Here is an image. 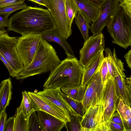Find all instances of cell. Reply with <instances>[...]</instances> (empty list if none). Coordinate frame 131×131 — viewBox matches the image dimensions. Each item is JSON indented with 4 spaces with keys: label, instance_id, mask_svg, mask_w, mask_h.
I'll return each mask as SVG.
<instances>
[{
    "label": "cell",
    "instance_id": "cell-2",
    "mask_svg": "<svg viewBox=\"0 0 131 131\" xmlns=\"http://www.w3.org/2000/svg\"><path fill=\"white\" fill-rule=\"evenodd\" d=\"M83 68L75 57L67 58L50 73L43 85L44 88L80 86Z\"/></svg>",
    "mask_w": 131,
    "mask_h": 131
},
{
    "label": "cell",
    "instance_id": "cell-31",
    "mask_svg": "<svg viewBox=\"0 0 131 131\" xmlns=\"http://www.w3.org/2000/svg\"><path fill=\"white\" fill-rule=\"evenodd\" d=\"M24 3L8 6L0 9V15H9L14 12L20 9H23L27 7Z\"/></svg>",
    "mask_w": 131,
    "mask_h": 131
},
{
    "label": "cell",
    "instance_id": "cell-33",
    "mask_svg": "<svg viewBox=\"0 0 131 131\" xmlns=\"http://www.w3.org/2000/svg\"><path fill=\"white\" fill-rule=\"evenodd\" d=\"M25 0H0V9L6 7L21 4Z\"/></svg>",
    "mask_w": 131,
    "mask_h": 131
},
{
    "label": "cell",
    "instance_id": "cell-23",
    "mask_svg": "<svg viewBox=\"0 0 131 131\" xmlns=\"http://www.w3.org/2000/svg\"><path fill=\"white\" fill-rule=\"evenodd\" d=\"M29 116L25 115L19 107H18L14 116L13 131H28V121Z\"/></svg>",
    "mask_w": 131,
    "mask_h": 131
},
{
    "label": "cell",
    "instance_id": "cell-4",
    "mask_svg": "<svg viewBox=\"0 0 131 131\" xmlns=\"http://www.w3.org/2000/svg\"><path fill=\"white\" fill-rule=\"evenodd\" d=\"M112 43L127 49L131 45V17L119 5L107 26Z\"/></svg>",
    "mask_w": 131,
    "mask_h": 131
},
{
    "label": "cell",
    "instance_id": "cell-32",
    "mask_svg": "<svg viewBox=\"0 0 131 131\" xmlns=\"http://www.w3.org/2000/svg\"><path fill=\"white\" fill-rule=\"evenodd\" d=\"M100 73L102 82L104 84L107 79L111 77L109 74L106 62L104 58L101 67Z\"/></svg>",
    "mask_w": 131,
    "mask_h": 131
},
{
    "label": "cell",
    "instance_id": "cell-20",
    "mask_svg": "<svg viewBox=\"0 0 131 131\" xmlns=\"http://www.w3.org/2000/svg\"><path fill=\"white\" fill-rule=\"evenodd\" d=\"M12 88L10 78L1 81L0 84V114L5 111L11 100Z\"/></svg>",
    "mask_w": 131,
    "mask_h": 131
},
{
    "label": "cell",
    "instance_id": "cell-14",
    "mask_svg": "<svg viewBox=\"0 0 131 131\" xmlns=\"http://www.w3.org/2000/svg\"><path fill=\"white\" fill-rule=\"evenodd\" d=\"M28 93L37 105L39 110L49 114L65 123L70 121V116L69 113L43 96L37 92H28Z\"/></svg>",
    "mask_w": 131,
    "mask_h": 131
},
{
    "label": "cell",
    "instance_id": "cell-8",
    "mask_svg": "<svg viewBox=\"0 0 131 131\" xmlns=\"http://www.w3.org/2000/svg\"><path fill=\"white\" fill-rule=\"evenodd\" d=\"M41 38V34H34L23 35L18 37L16 48L24 69L32 61Z\"/></svg>",
    "mask_w": 131,
    "mask_h": 131
},
{
    "label": "cell",
    "instance_id": "cell-6",
    "mask_svg": "<svg viewBox=\"0 0 131 131\" xmlns=\"http://www.w3.org/2000/svg\"><path fill=\"white\" fill-rule=\"evenodd\" d=\"M66 0H44L46 7L52 16L59 34L66 39L72 34L71 27L67 21Z\"/></svg>",
    "mask_w": 131,
    "mask_h": 131
},
{
    "label": "cell",
    "instance_id": "cell-30",
    "mask_svg": "<svg viewBox=\"0 0 131 131\" xmlns=\"http://www.w3.org/2000/svg\"><path fill=\"white\" fill-rule=\"evenodd\" d=\"M28 131H42L37 115L35 112L32 113L29 118Z\"/></svg>",
    "mask_w": 131,
    "mask_h": 131
},
{
    "label": "cell",
    "instance_id": "cell-15",
    "mask_svg": "<svg viewBox=\"0 0 131 131\" xmlns=\"http://www.w3.org/2000/svg\"><path fill=\"white\" fill-rule=\"evenodd\" d=\"M61 88H44L42 91L37 93L49 100L60 108L69 113V115L81 116L73 109L63 97L61 94Z\"/></svg>",
    "mask_w": 131,
    "mask_h": 131
},
{
    "label": "cell",
    "instance_id": "cell-25",
    "mask_svg": "<svg viewBox=\"0 0 131 131\" xmlns=\"http://www.w3.org/2000/svg\"><path fill=\"white\" fill-rule=\"evenodd\" d=\"M104 51L105 54L104 58L106 62L111 77L114 78L116 68L120 59L116 56L114 48L113 53L109 48H106Z\"/></svg>",
    "mask_w": 131,
    "mask_h": 131
},
{
    "label": "cell",
    "instance_id": "cell-28",
    "mask_svg": "<svg viewBox=\"0 0 131 131\" xmlns=\"http://www.w3.org/2000/svg\"><path fill=\"white\" fill-rule=\"evenodd\" d=\"M70 119L65 123V126L68 131H81V121L82 117L70 115Z\"/></svg>",
    "mask_w": 131,
    "mask_h": 131
},
{
    "label": "cell",
    "instance_id": "cell-27",
    "mask_svg": "<svg viewBox=\"0 0 131 131\" xmlns=\"http://www.w3.org/2000/svg\"><path fill=\"white\" fill-rule=\"evenodd\" d=\"M63 98L78 114L82 117L86 111L82 101L74 100L61 92Z\"/></svg>",
    "mask_w": 131,
    "mask_h": 131
},
{
    "label": "cell",
    "instance_id": "cell-10",
    "mask_svg": "<svg viewBox=\"0 0 131 131\" xmlns=\"http://www.w3.org/2000/svg\"><path fill=\"white\" fill-rule=\"evenodd\" d=\"M102 64L87 86L82 101L86 111L90 106L95 105L102 100L104 84L100 73Z\"/></svg>",
    "mask_w": 131,
    "mask_h": 131
},
{
    "label": "cell",
    "instance_id": "cell-17",
    "mask_svg": "<svg viewBox=\"0 0 131 131\" xmlns=\"http://www.w3.org/2000/svg\"><path fill=\"white\" fill-rule=\"evenodd\" d=\"M104 58L103 51H100L85 68H83L81 86H87L102 64Z\"/></svg>",
    "mask_w": 131,
    "mask_h": 131
},
{
    "label": "cell",
    "instance_id": "cell-1",
    "mask_svg": "<svg viewBox=\"0 0 131 131\" xmlns=\"http://www.w3.org/2000/svg\"><path fill=\"white\" fill-rule=\"evenodd\" d=\"M7 30L21 35L41 34L56 28L54 20L48 9L27 6L8 19Z\"/></svg>",
    "mask_w": 131,
    "mask_h": 131
},
{
    "label": "cell",
    "instance_id": "cell-21",
    "mask_svg": "<svg viewBox=\"0 0 131 131\" xmlns=\"http://www.w3.org/2000/svg\"><path fill=\"white\" fill-rule=\"evenodd\" d=\"M22 98L19 108L24 114L29 116L33 112L39 110V109L35 103L25 91L22 92Z\"/></svg>",
    "mask_w": 131,
    "mask_h": 131
},
{
    "label": "cell",
    "instance_id": "cell-41",
    "mask_svg": "<svg viewBox=\"0 0 131 131\" xmlns=\"http://www.w3.org/2000/svg\"><path fill=\"white\" fill-rule=\"evenodd\" d=\"M100 7L106 0H86Z\"/></svg>",
    "mask_w": 131,
    "mask_h": 131
},
{
    "label": "cell",
    "instance_id": "cell-35",
    "mask_svg": "<svg viewBox=\"0 0 131 131\" xmlns=\"http://www.w3.org/2000/svg\"><path fill=\"white\" fill-rule=\"evenodd\" d=\"M119 5L122 7L126 14L131 17V0H124L120 3Z\"/></svg>",
    "mask_w": 131,
    "mask_h": 131
},
{
    "label": "cell",
    "instance_id": "cell-18",
    "mask_svg": "<svg viewBox=\"0 0 131 131\" xmlns=\"http://www.w3.org/2000/svg\"><path fill=\"white\" fill-rule=\"evenodd\" d=\"M41 35L42 38L47 41L53 42L59 44L64 50L67 58L75 57L73 51L68 42L67 39L61 36L57 28L47 31Z\"/></svg>",
    "mask_w": 131,
    "mask_h": 131
},
{
    "label": "cell",
    "instance_id": "cell-5",
    "mask_svg": "<svg viewBox=\"0 0 131 131\" xmlns=\"http://www.w3.org/2000/svg\"><path fill=\"white\" fill-rule=\"evenodd\" d=\"M18 38L10 36L7 32L0 36V53L11 66L16 77L24 69L16 48Z\"/></svg>",
    "mask_w": 131,
    "mask_h": 131
},
{
    "label": "cell",
    "instance_id": "cell-3",
    "mask_svg": "<svg viewBox=\"0 0 131 131\" xmlns=\"http://www.w3.org/2000/svg\"><path fill=\"white\" fill-rule=\"evenodd\" d=\"M61 61L53 47L47 41L42 38L32 61L16 79L22 80L48 72H50Z\"/></svg>",
    "mask_w": 131,
    "mask_h": 131
},
{
    "label": "cell",
    "instance_id": "cell-16",
    "mask_svg": "<svg viewBox=\"0 0 131 131\" xmlns=\"http://www.w3.org/2000/svg\"><path fill=\"white\" fill-rule=\"evenodd\" d=\"M37 115L42 131H60L65 126V123L46 112L37 111Z\"/></svg>",
    "mask_w": 131,
    "mask_h": 131
},
{
    "label": "cell",
    "instance_id": "cell-39",
    "mask_svg": "<svg viewBox=\"0 0 131 131\" xmlns=\"http://www.w3.org/2000/svg\"><path fill=\"white\" fill-rule=\"evenodd\" d=\"M9 16L6 15L2 16L0 15V30H5V27H7L8 22V18Z\"/></svg>",
    "mask_w": 131,
    "mask_h": 131
},
{
    "label": "cell",
    "instance_id": "cell-19",
    "mask_svg": "<svg viewBox=\"0 0 131 131\" xmlns=\"http://www.w3.org/2000/svg\"><path fill=\"white\" fill-rule=\"evenodd\" d=\"M81 12L93 22L97 17L100 7L86 0H73Z\"/></svg>",
    "mask_w": 131,
    "mask_h": 131
},
{
    "label": "cell",
    "instance_id": "cell-38",
    "mask_svg": "<svg viewBox=\"0 0 131 131\" xmlns=\"http://www.w3.org/2000/svg\"><path fill=\"white\" fill-rule=\"evenodd\" d=\"M7 119V113L4 111L0 114V131H4Z\"/></svg>",
    "mask_w": 131,
    "mask_h": 131
},
{
    "label": "cell",
    "instance_id": "cell-22",
    "mask_svg": "<svg viewBox=\"0 0 131 131\" xmlns=\"http://www.w3.org/2000/svg\"><path fill=\"white\" fill-rule=\"evenodd\" d=\"M75 22L79 28L84 41L89 37V30L90 29V21L80 11L74 17Z\"/></svg>",
    "mask_w": 131,
    "mask_h": 131
},
{
    "label": "cell",
    "instance_id": "cell-44",
    "mask_svg": "<svg viewBox=\"0 0 131 131\" xmlns=\"http://www.w3.org/2000/svg\"><path fill=\"white\" fill-rule=\"evenodd\" d=\"M124 0H118L119 3H121Z\"/></svg>",
    "mask_w": 131,
    "mask_h": 131
},
{
    "label": "cell",
    "instance_id": "cell-45",
    "mask_svg": "<svg viewBox=\"0 0 131 131\" xmlns=\"http://www.w3.org/2000/svg\"></svg>",
    "mask_w": 131,
    "mask_h": 131
},
{
    "label": "cell",
    "instance_id": "cell-40",
    "mask_svg": "<svg viewBox=\"0 0 131 131\" xmlns=\"http://www.w3.org/2000/svg\"><path fill=\"white\" fill-rule=\"evenodd\" d=\"M126 63L127 64V67L131 68V49L128 50L124 56Z\"/></svg>",
    "mask_w": 131,
    "mask_h": 131
},
{
    "label": "cell",
    "instance_id": "cell-7",
    "mask_svg": "<svg viewBox=\"0 0 131 131\" xmlns=\"http://www.w3.org/2000/svg\"><path fill=\"white\" fill-rule=\"evenodd\" d=\"M103 113L102 100L95 105L90 106L82 117L81 131H108L107 124L104 121Z\"/></svg>",
    "mask_w": 131,
    "mask_h": 131
},
{
    "label": "cell",
    "instance_id": "cell-9",
    "mask_svg": "<svg viewBox=\"0 0 131 131\" xmlns=\"http://www.w3.org/2000/svg\"><path fill=\"white\" fill-rule=\"evenodd\" d=\"M104 37L102 33L89 37L80 50L79 63L85 68L100 51H104Z\"/></svg>",
    "mask_w": 131,
    "mask_h": 131
},
{
    "label": "cell",
    "instance_id": "cell-36",
    "mask_svg": "<svg viewBox=\"0 0 131 131\" xmlns=\"http://www.w3.org/2000/svg\"><path fill=\"white\" fill-rule=\"evenodd\" d=\"M14 122V116L9 117L6 121L4 131H13Z\"/></svg>",
    "mask_w": 131,
    "mask_h": 131
},
{
    "label": "cell",
    "instance_id": "cell-43",
    "mask_svg": "<svg viewBox=\"0 0 131 131\" xmlns=\"http://www.w3.org/2000/svg\"><path fill=\"white\" fill-rule=\"evenodd\" d=\"M7 30H0V36L2 35L3 34L6 32Z\"/></svg>",
    "mask_w": 131,
    "mask_h": 131
},
{
    "label": "cell",
    "instance_id": "cell-29",
    "mask_svg": "<svg viewBox=\"0 0 131 131\" xmlns=\"http://www.w3.org/2000/svg\"><path fill=\"white\" fill-rule=\"evenodd\" d=\"M119 101L116 107V111L125 121L131 117L130 107L125 104L123 100L119 98Z\"/></svg>",
    "mask_w": 131,
    "mask_h": 131
},
{
    "label": "cell",
    "instance_id": "cell-34",
    "mask_svg": "<svg viewBox=\"0 0 131 131\" xmlns=\"http://www.w3.org/2000/svg\"><path fill=\"white\" fill-rule=\"evenodd\" d=\"M108 131H125L124 126L123 125L110 121L107 123Z\"/></svg>",
    "mask_w": 131,
    "mask_h": 131
},
{
    "label": "cell",
    "instance_id": "cell-37",
    "mask_svg": "<svg viewBox=\"0 0 131 131\" xmlns=\"http://www.w3.org/2000/svg\"><path fill=\"white\" fill-rule=\"evenodd\" d=\"M0 60L3 63L8 69L10 76L13 78L16 77V75L13 68L5 58L0 53Z\"/></svg>",
    "mask_w": 131,
    "mask_h": 131
},
{
    "label": "cell",
    "instance_id": "cell-24",
    "mask_svg": "<svg viewBox=\"0 0 131 131\" xmlns=\"http://www.w3.org/2000/svg\"><path fill=\"white\" fill-rule=\"evenodd\" d=\"M87 86L82 87L80 86L74 87H64L61 88V90L62 92L71 98L82 101Z\"/></svg>",
    "mask_w": 131,
    "mask_h": 131
},
{
    "label": "cell",
    "instance_id": "cell-42",
    "mask_svg": "<svg viewBox=\"0 0 131 131\" xmlns=\"http://www.w3.org/2000/svg\"><path fill=\"white\" fill-rule=\"evenodd\" d=\"M28 1H31L36 3L40 5L45 6L44 3V0H28Z\"/></svg>",
    "mask_w": 131,
    "mask_h": 131
},
{
    "label": "cell",
    "instance_id": "cell-26",
    "mask_svg": "<svg viewBox=\"0 0 131 131\" xmlns=\"http://www.w3.org/2000/svg\"><path fill=\"white\" fill-rule=\"evenodd\" d=\"M65 9L67 22L71 27L74 17L79 9L73 0H66Z\"/></svg>",
    "mask_w": 131,
    "mask_h": 131
},
{
    "label": "cell",
    "instance_id": "cell-12",
    "mask_svg": "<svg viewBox=\"0 0 131 131\" xmlns=\"http://www.w3.org/2000/svg\"><path fill=\"white\" fill-rule=\"evenodd\" d=\"M123 63L121 61L116 68L114 78L116 94L119 98L130 107L131 105V78L126 77Z\"/></svg>",
    "mask_w": 131,
    "mask_h": 131
},
{
    "label": "cell",
    "instance_id": "cell-13",
    "mask_svg": "<svg viewBox=\"0 0 131 131\" xmlns=\"http://www.w3.org/2000/svg\"><path fill=\"white\" fill-rule=\"evenodd\" d=\"M119 99L116 92L114 78H108L104 84L102 100L104 106V118L106 123L116 111V103Z\"/></svg>",
    "mask_w": 131,
    "mask_h": 131
},
{
    "label": "cell",
    "instance_id": "cell-11",
    "mask_svg": "<svg viewBox=\"0 0 131 131\" xmlns=\"http://www.w3.org/2000/svg\"><path fill=\"white\" fill-rule=\"evenodd\" d=\"M119 4L118 0H106L100 7L98 15L90 26L92 35L102 33L103 28L108 25Z\"/></svg>",
    "mask_w": 131,
    "mask_h": 131
}]
</instances>
